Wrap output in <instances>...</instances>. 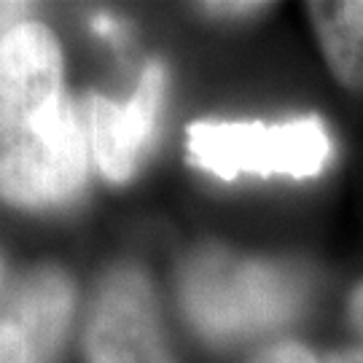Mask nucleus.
Wrapping results in <instances>:
<instances>
[{
    "instance_id": "20e7f679",
    "label": "nucleus",
    "mask_w": 363,
    "mask_h": 363,
    "mask_svg": "<svg viewBox=\"0 0 363 363\" xmlns=\"http://www.w3.org/2000/svg\"><path fill=\"white\" fill-rule=\"evenodd\" d=\"M86 352L89 363H175L140 272L118 269L105 280L86 331Z\"/></svg>"
},
{
    "instance_id": "4468645a",
    "label": "nucleus",
    "mask_w": 363,
    "mask_h": 363,
    "mask_svg": "<svg viewBox=\"0 0 363 363\" xmlns=\"http://www.w3.org/2000/svg\"><path fill=\"white\" fill-rule=\"evenodd\" d=\"M323 363H363V352L361 350H345V352H334L323 358Z\"/></svg>"
},
{
    "instance_id": "ddd939ff",
    "label": "nucleus",
    "mask_w": 363,
    "mask_h": 363,
    "mask_svg": "<svg viewBox=\"0 0 363 363\" xmlns=\"http://www.w3.org/2000/svg\"><path fill=\"white\" fill-rule=\"evenodd\" d=\"M350 312H352V320H355V325L361 328V334H363V283L355 288V294H352Z\"/></svg>"
},
{
    "instance_id": "9b49d317",
    "label": "nucleus",
    "mask_w": 363,
    "mask_h": 363,
    "mask_svg": "<svg viewBox=\"0 0 363 363\" xmlns=\"http://www.w3.org/2000/svg\"><path fill=\"white\" fill-rule=\"evenodd\" d=\"M210 13H223V16H242V13H256L267 9V3H208Z\"/></svg>"
},
{
    "instance_id": "f8f14e48",
    "label": "nucleus",
    "mask_w": 363,
    "mask_h": 363,
    "mask_svg": "<svg viewBox=\"0 0 363 363\" xmlns=\"http://www.w3.org/2000/svg\"><path fill=\"white\" fill-rule=\"evenodd\" d=\"M94 30H97L100 35H105V38H118V33H121L118 22H113L111 16H97V19H94Z\"/></svg>"
},
{
    "instance_id": "423d86ee",
    "label": "nucleus",
    "mask_w": 363,
    "mask_h": 363,
    "mask_svg": "<svg viewBox=\"0 0 363 363\" xmlns=\"http://www.w3.org/2000/svg\"><path fill=\"white\" fill-rule=\"evenodd\" d=\"M70 307H73L70 286L65 277L57 272H43L33 277L16 296L11 318L33 342L38 361H43L62 339V331L70 318Z\"/></svg>"
},
{
    "instance_id": "6e6552de",
    "label": "nucleus",
    "mask_w": 363,
    "mask_h": 363,
    "mask_svg": "<svg viewBox=\"0 0 363 363\" xmlns=\"http://www.w3.org/2000/svg\"><path fill=\"white\" fill-rule=\"evenodd\" d=\"M0 363H38L33 342L11 315L0 320Z\"/></svg>"
},
{
    "instance_id": "7ed1b4c3",
    "label": "nucleus",
    "mask_w": 363,
    "mask_h": 363,
    "mask_svg": "<svg viewBox=\"0 0 363 363\" xmlns=\"http://www.w3.org/2000/svg\"><path fill=\"white\" fill-rule=\"evenodd\" d=\"M189 156L220 181L240 175L312 178L331 159V140L318 116L280 124L261 121H196L189 127Z\"/></svg>"
},
{
    "instance_id": "f03ea898",
    "label": "nucleus",
    "mask_w": 363,
    "mask_h": 363,
    "mask_svg": "<svg viewBox=\"0 0 363 363\" xmlns=\"http://www.w3.org/2000/svg\"><path fill=\"white\" fill-rule=\"evenodd\" d=\"M301 298L296 272L218 250L196 256L181 283L183 310L210 339H245L277 328L296 315Z\"/></svg>"
},
{
    "instance_id": "0eeeda50",
    "label": "nucleus",
    "mask_w": 363,
    "mask_h": 363,
    "mask_svg": "<svg viewBox=\"0 0 363 363\" xmlns=\"http://www.w3.org/2000/svg\"><path fill=\"white\" fill-rule=\"evenodd\" d=\"M307 9L334 76L347 86L363 84V0L310 3Z\"/></svg>"
},
{
    "instance_id": "39448f33",
    "label": "nucleus",
    "mask_w": 363,
    "mask_h": 363,
    "mask_svg": "<svg viewBox=\"0 0 363 363\" xmlns=\"http://www.w3.org/2000/svg\"><path fill=\"white\" fill-rule=\"evenodd\" d=\"M164 67L151 62L127 103H111L100 94L89 100L91 145L108 181H127L138 167L140 154L154 138L164 97Z\"/></svg>"
},
{
    "instance_id": "1a4fd4ad",
    "label": "nucleus",
    "mask_w": 363,
    "mask_h": 363,
    "mask_svg": "<svg viewBox=\"0 0 363 363\" xmlns=\"http://www.w3.org/2000/svg\"><path fill=\"white\" fill-rule=\"evenodd\" d=\"M253 363H323L318 355L296 342H277L272 347L261 350Z\"/></svg>"
},
{
    "instance_id": "f257e3e1",
    "label": "nucleus",
    "mask_w": 363,
    "mask_h": 363,
    "mask_svg": "<svg viewBox=\"0 0 363 363\" xmlns=\"http://www.w3.org/2000/svg\"><path fill=\"white\" fill-rule=\"evenodd\" d=\"M86 181V138L65 89L52 30L16 25L0 43V196L54 208Z\"/></svg>"
},
{
    "instance_id": "9d476101",
    "label": "nucleus",
    "mask_w": 363,
    "mask_h": 363,
    "mask_svg": "<svg viewBox=\"0 0 363 363\" xmlns=\"http://www.w3.org/2000/svg\"><path fill=\"white\" fill-rule=\"evenodd\" d=\"M30 9V6H25V3H0V43H3V38L11 33L16 25H22L19 19L25 16V11Z\"/></svg>"
}]
</instances>
